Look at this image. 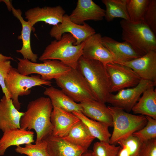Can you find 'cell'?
I'll return each mask as SVG.
<instances>
[{"instance_id":"cell-9","label":"cell","mask_w":156,"mask_h":156,"mask_svg":"<svg viewBox=\"0 0 156 156\" xmlns=\"http://www.w3.org/2000/svg\"><path fill=\"white\" fill-rule=\"evenodd\" d=\"M156 82L141 79L136 86L124 89L118 91L116 94L110 93L107 99L108 103L114 107L130 112L144 91L151 87H155Z\"/></svg>"},{"instance_id":"cell-23","label":"cell","mask_w":156,"mask_h":156,"mask_svg":"<svg viewBox=\"0 0 156 156\" xmlns=\"http://www.w3.org/2000/svg\"><path fill=\"white\" fill-rule=\"evenodd\" d=\"M44 94L49 98L53 107H57L70 112H81L80 103L74 101L61 90L51 86L45 89Z\"/></svg>"},{"instance_id":"cell-13","label":"cell","mask_w":156,"mask_h":156,"mask_svg":"<svg viewBox=\"0 0 156 156\" xmlns=\"http://www.w3.org/2000/svg\"><path fill=\"white\" fill-rule=\"evenodd\" d=\"M65 11L60 5L54 7H37L31 8L25 13V18L33 28L37 23L42 21L55 26L61 23Z\"/></svg>"},{"instance_id":"cell-30","label":"cell","mask_w":156,"mask_h":156,"mask_svg":"<svg viewBox=\"0 0 156 156\" xmlns=\"http://www.w3.org/2000/svg\"><path fill=\"white\" fill-rule=\"evenodd\" d=\"M145 116L147 120L146 125L132 134L142 142L156 139V120L149 116Z\"/></svg>"},{"instance_id":"cell-33","label":"cell","mask_w":156,"mask_h":156,"mask_svg":"<svg viewBox=\"0 0 156 156\" xmlns=\"http://www.w3.org/2000/svg\"><path fill=\"white\" fill-rule=\"evenodd\" d=\"M143 22L156 34V0H150L144 14Z\"/></svg>"},{"instance_id":"cell-20","label":"cell","mask_w":156,"mask_h":156,"mask_svg":"<svg viewBox=\"0 0 156 156\" xmlns=\"http://www.w3.org/2000/svg\"><path fill=\"white\" fill-rule=\"evenodd\" d=\"M11 11L13 15L19 21L22 27L21 35L18 36V38L22 40V46L20 49L17 50L16 51L21 54L23 59L36 63L38 55L33 52L30 44L31 34V31L34 30V28L29 22L24 19L22 16V11L20 9H15L12 5Z\"/></svg>"},{"instance_id":"cell-7","label":"cell","mask_w":156,"mask_h":156,"mask_svg":"<svg viewBox=\"0 0 156 156\" xmlns=\"http://www.w3.org/2000/svg\"><path fill=\"white\" fill-rule=\"evenodd\" d=\"M55 80L57 85L76 102L96 100L88 83L77 68H71Z\"/></svg>"},{"instance_id":"cell-29","label":"cell","mask_w":156,"mask_h":156,"mask_svg":"<svg viewBox=\"0 0 156 156\" xmlns=\"http://www.w3.org/2000/svg\"><path fill=\"white\" fill-rule=\"evenodd\" d=\"M15 151L17 153L28 156H48L47 143L44 140L38 144H26L24 147L17 146Z\"/></svg>"},{"instance_id":"cell-19","label":"cell","mask_w":156,"mask_h":156,"mask_svg":"<svg viewBox=\"0 0 156 156\" xmlns=\"http://www.w3.org/2000/svg\"><path fill=\"white\" fill-rule=\"evenodd\" d=\"M34 137L33 131L21 128L5 130L0 139V155H4L7 149L10 146H18L34 142Z\"/></svg>"},{"instance_id":"cell-3","label":"cell","mask_w":156,"mask_h":156,"mask_svg":"<svg viewBox=\"0 0 156 156\" xmlns=\"http://www.w3.org/2000/svg\"><path fill=\"white\" fill-rule=\"evenodd\" d=\"M76 41L71 34H64L59 40L51 42L45 48L39 58L41 61L57 60L71 68H77L79 60L82 55L85 41L74 45Z\"/></svg>"},{"instance_id":"cell-36","label":"cell","mask_w":156,"mask_h":156,"mask_svg":"<svg viewBox=\"0 0 156 156\" xmlns=\"http://www.w3.org/2000/svg\"><path fill=\"white\" fill-rule=\"evenodd\" d=\"M117 156H130L129 152L125 146H120Z\"/></svg>"},{"instance_id":"cell-6","label":"cell","mask_w":156,"mask_h":156,"mask_svg":"<svg viewBox=\"0 0 156 156\" xmlns=\"http://www.w3.org/2000/svg\"><path fill=\"white\" fill-rule=\"evenodd\" d=\"M5 86L12 96L13 103L19 110L21 108L19 96L29 94L32 88L42 85L51 86V82L42 79L40 75L26 76L20 74L17 69L13 67L11 68L5 80Z\"/></svg>"},{"instance_id":"cell-15","label":"cell","mask_w":156,"mask_h":156,"mask_svg":"<svg viewBox=\"0 0 156 156\" xmlns=\"http://www.w3.org/2000/svg\"><path fill=\"white\" fill-rule=\"evenodd\" d=\"M102 36L95 33L86 39L83 49L82 56L85 58L99 61L104 64L114 62L110 52L103 45Z\"/></svg>"},{"instance_id":"cell-34","label":"cell","mask_w":156,"mask_h":156,"mask_svg":"<svg viewBox=\"0 0 156 156\" xmlns=\"http://www.w3.org/2000/svg\"><path fill=\"white\" fill-rule=\"evenodd\" d=\"M12 67L10 60L0 62V86L3 93L8 99H12V96L6 88L5 81L7 75Z\"/></svg>"},{"instance_id":"cell-17","label":"cell","mask_w":156,"mask_h":156,"mask_svg":"<svg viewBox=\"0 0 156 156\" xmlns=\"http://www.w3.org/2000/svg\"><path fill=\"white\" fill-rule=\"evenodd\" d=\"M103 45L113 56L114 63L127 62L142 56L128 43L120 42L110 37H102Z\"/></svg>"},{"instance_id":"cell-4","label":"cell","mask_w":156,"mask_h":156,"mask_svg":"<svg viewBox=\"0 0 156 156\" xmlns=\"http://www.w3.org/2000/svg\"><path fill=\"white\" fill-rule=\"evenodd\" d=\"M120 24L122 40L141 55L151 51H156L155 35L143 21L133 22L122 19Z\"/></svg>"},{"instance_id":"cell-28","label":"cell","mask_w":156,"mask_h":156,"mask_svg":"<svg viewBox=\"0 0 156 156\" xmlns=\"http://www.w3.org/2000/svg\"><path fill=\"white\" fill-rule=\"evenodd\" d=\"M150 0H126V7L130 21H143Z\"/></svg>"},{"instance_id":"cell-31","label":"cell","mask_w":156,"mask_h":156,"mask_svg":"<svg viewBox=\"0 0 156 156\" xmlns=\"http://www.w3.org/2000/svg\"><path fill=\"white\" fill-rule=\"evenodd\" d=\"M120 148V146L99 141L94 143L91 153L93 156H117Z\"/></svg>"},{"instance_id":"cell-8","label":"cell","mask_w":156,"mask_h":156,"mask_svg":"<svg viewBox=\"0 0 156 156\" xmlns=\"http://www.w3.org/2000/svg\"><path fill=\"white\" fill-rule=\"evenodd\" d=\"M17 69L21 74L26 76L37 74L42 79L50 81L69 71L71 68L57 60H47L42 63H34L24 59L17 58Z\"/></svg>"},{"instance_id":"cell-11","label":"cell","mask_w":156,"mask_h":156,"mask_svg":"<svg viewBox=\"0 0 156 156\" xmlns=\"http://www.w3.org/2000/svg\"><path fill=\"white\" fill-rule=\"evenodd\" d=\"M66 33L72 35L76 41L74 45L80 44L88 38L96 33L94 29L85 22L81 25L72 21L67 14H65L62 22L53 26L51 29L49 34L51 37L56 40H60L62 35Z\"/></svg>"},{"instance_id":"cell-21","label":"cell","mask_w":156,"mask_h":156,"mask_svg":"<svg viewBox=\"0 0 156 156\" xmlns=\"http://www.w3.org/2000/svg\"><path fill=\"white\" fill-rule=\"evenodd\" d=\"M44 140L47 143L48 156H81L86 152L82 148L52 134Z\"/></svg>"},{"instance_id":"cell-14","label":"cell","mask_w":156,"mask_h":156,"mask_svg":"<svg viewBox=\"0 0 156 156\" xmlns=\"http://www.w3.org/2000/svg\"><path fill=\"white\" fill-rule=\"evenodd\" d=\"M105 10L92 0H78L75 8L69 15L70 20L81 25L89 20H102Z\"/></svg>"},{"instance_id":"cell-37","label":"cell","mask_w":156,"mask_h":156,"mask_svg":"<svg viewBox=\"0 0 156 156\" xmlns=\"http://www.w3.org/2000/svg\"><path fill=\"white\" fill-rule=\"evenodd\" d=\"M14 60L13 57L11 56L4 55L0 53V62H2L8 60Z\"/></svg>"},{"instance_id":"cell-39","label":"cell","mask_w":156,"mask_h":156,"mask_svg":"<svg viewBox=\"0 0 156 156\" xmlns=\"http://www.w3.org/2000/svg\"><path fill=\"white\" fill-rule=\"evenodd\" d=\"M81 156H93L91 153V151H87L83 153Z\"/></svg>"},{"instance_id":"cell-24","label":"cell","mask_w":156,"mask_h":156,"mask_svg":"<svg viewBox=\"0 0 156 156\" xmlns=\"http://www.w3.org/2000/svg\"><path fill=\"white\" fill-rule=\"evenodd\" d=\"M62 138L71 144L82 148L86 151H88L89 147L95 138L81 120Z\"/></svg>"},{"instance_id":"cell-32","label":"cell","mask_w":156,"mask_h":156,"mask_svg":"<svg viewBox=\"0 0 156 156\" xmlns=\"http://www.w3.org/2000/svg\"><path fill=\"white\" fill-rule=\"evenodd\" d=\"M142 143L138 138L132 134L119 141L117 143L120 146L126 147L129 152L130 156H137Z\"/></svg>"},{"instance_id":"cell-16","label":"cell","mask_w":156,"mask_h":156,"mask_svg":"<svg viewBox=\"0 0 156 156\" xmlns=\"http://www.w3.org/2000/svg\"><path fill=\"white\" fill-rule=\"evenodd\" d=\"M53 107L50 117L53 127L52 134L62 138L81 120L71 112L57 107Z\"/></svg>"},{"instance_id":"cell-1","label":"cell","mask_w":156,"mask_h":156,"mask_svg":"<svg viewBox=\"0 0 156 156\" xmlns=\"http://www.w3.org/2000/svg\"><path fill=\"white\" fill-rule=\"evenodd\" d=\"M53 107L49 97H41L29 102L26 111L21 117L20 128L35 131V144L52 134L53 127L50 117Z\"/></svg>"},{"instance_id":"cell-25","label":"cell","mask_w":156,"mask_h":156,"mask_svg":"<svg viewBox=\"0 0 156 156\" xmlns=\"http://www.w3.org/2000/svg\"><path fill=\"white\" fill-rule=\"evenodd\" d=\"M154 87H150L144 91L132 109L134 114L149 116L156 120V90Z\"/></svg>"},{"instance_id":"cell-26","label":"cell","mask_w":156,"mask_h":156,"mask_svg":"<svg viewBox=\"0 0 156 156\" xmlns=\"http://www.w3.org/2000/svg\"><path fill=\"white\" fill-rule=\"evenodd\" d=\"M78 117L86 127L91 135L100 141L109 142L111 134L109 127L105 124L91 119L82 112H72Z\"/></svg>"},{"instance_id":"cell-10","label":"cell","mask_w":156,"mask_h":156,"mask_svg":"<svg viewBox=\"0 0 156 156\" xmlns=\"http://www.w3.org/2000/svg\"><path fill=\"white\" fill-rule=\"evenodd\" d=\"M105 66L110 80V93L134 87L141 79L132 69L125 66L113 62Z\"/></svg>"},{"instance_id":"cell-35","label":"cell","mask_w":156,"mask_h":156,"mask_svg":"<svg viewBox=\"0 0 156 156\" xmlns=\"http://www.w3.org/2000/svg\"><path fill=\"white\" fill-rule=\"evenodd\" d=\"M137 156H156V139L142 142Z\"/></svg>"},{"instance_id":"cell-27","label":"cell","mask_w":156,"mask_h":156,"mask_svg":"<svg viewBox=\"0 0 156 156\" xmlns=\"http://www.w3.org/2000/svg\"><path fill=\"white\" fill-rule=\"evenodd\" d=\"M106 7L105 18L109 22L116 18L130 21L126 7V0H102Z\"/></svg>"},{"instance_id":"cell-38","label":"cell","mask_w":156,"mask_h":156,"mask_svg":"<svg viewBox=\"0 0 156 156\" xmlns=\"http://www.w3.org/2000/svg\"><path fill=\"white\" fill-rule=\"evenodd\" d=\"M3 2L6 4L8 10L11 11V6L12 5L11 1L10 0H0V2Z\"/></svg>"},{"instance_id":"cell-22","label":"cell","mask_w":156,"mask_h":156,"mask_svg":"<svg viewBox=\"0 0 156 156\" xmlns=\"http://www.w3.org/2000/svg\"><path fill=\"white\" fill-rule=\"evenodd\" d=\"M81 112L92 120L113 127L112 119L110 112L105 103L95 100H88L80 103Z\"/></svg>"},{"instance_id":"cell-12","label":"cell","mask_w":156,"mask_h":156,"mask_svg":"<svg viewBox=\"0 0 156 156\" xmlns=\"http://www.w3.org/2000/svg\"><path fill=\"white\" fill-rule=\"evenodd\" d=\"M118 64L130 68L142 79L156 82V51H151L137 58Z\"/></svg>"},{"instance_id":"cell-2","label":"cell","mask_w":156,"mask_h":156,"mask_svg":"<svg viewBox=\"0 0 156 156\" xmlns=\"http://www.w3.org/2000/svg\"><path fill=\"white\" fill-rule=\"evenodd\" d=\"M77 69L88 83L96 100L104 103L110 93V82L105 65L81 56Z\"/></svg>"},{"instance_id":"cell-5","label":"cell","mask_w":156,"mask_h":156,"mask_svg":"<svg viewBox=\"0 0 156 156\" xmlns=\"http://www.w3.org/2000/svg\"><path fill=\"white\" fill-rule=\"evenodd\" d=\"M112 119L113 130L109 143L114 144L141 129L146 125L145 116L129 114L112 106L107 107Z\"/></svg>"},{"instance_id":"cell-18","label":"cell","mask_w":156,"mask_h":156,"mask_svg":"<svg viewBox=\"0 0 156 156\" xmlns=\"http://www.w3.org/2000/svg\"><path fill=\"white\" fill-rule=\"evenodd\" d=\"M24 112L14 105L12 99L4 95L0 100V129L3 132L9 129L20 128V121Z\"/></svg>"}]
</instances>
